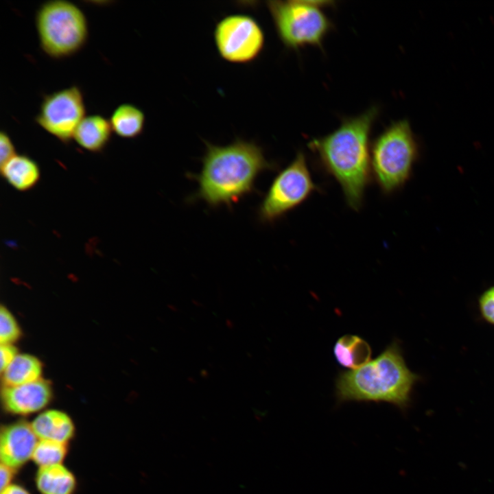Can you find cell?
Wrapping results in <instances>:
<instances>
[{"instance_id":"1","label":"cell","mask_w":494,"mask_h":494,"mask_svg":"<svg viewBox=\"0 0 494 494\" xmlns=\"http://www.w3.org/2000/svg\"><path fill=\"white\" fill-rule=\"evenodd\" d=\"M204 144L200 172L187 175L198 183V190L189 198L190 202L201 200L211 208L224 205L231 209L257 191L255 183L261 173L276 168L254 141L237 138L226 145L208 141Z\"/></svg>"},{"instance_id":"2","label":"cell","mask_w":494,"mask_h":494,"mask_svg":"<svg viewBox=\"0 0 494 494\" xmlns=\"http://www.w3.org/2000/svg\"><path fill=\"white\" fill-rule=\"evenodd\" d=\"M378 112L372 106L308 143L320 166L339 183L347 204L355 211L362 207L371 178L370 136Z\"/></svg>"},{"instance_id":"3","label":"cell","mask_w":494,"mask_h":494,"mask_svg":"<svg viewBox=\"0 0 494 494\" xmlns=\"http://www.w3.org/2000/svg\"><path fill=\"white\" fill-rule=\"evenodd\" d=\"M419 379V375L408 368L399 344L394 341L375 360L340 373L336 381V394L339 402H387L405 409Z\"/></svg>"},{"instance_id":"4","label":"cell","mask_w":494,"mask_h":494,"mask_svg":"<svg viewBox=\"0 0 494 494\" xmlns=\"http://www.w3.org/2000/svg\"><path fill=\"white\" fill-rule=\"evenodd\" d=\"M418 155L417 141L407 120L392 123L374 139L371 173L383 193L395 192L406 183Z\"/></svg>"},{"instance_id":"5","label":"cell","mask_w":494,"mask_h":494,"mask_svg":"<svg viewBox=\"0 0 494 494\" xmlns=\"http://www.w3.org/2000/svg\"><path fill=\"white\" fill-rule=\"evenodd\" d=\"M35 27L41 50L54 59L80 51L89 38V25L83 10L68 0H48L35 14Z\"/></svg>"},{"instance_id":"6","label":"cell","mask_w":494,"mask_h":494,"mask_svg":"<svg viewBox=\"0 0 494 494\" xmlns=\"http://www.w3.org/2000/svg\"><path fill=\"white\" fill-rule=\"evenodd\" d=\"M330 2L322 1H268L266 6L277 34L288 49L321 47L332 28L323 11Z\"/></svg>"},{"instance_id":"7","label":"cell","mask_w":494,"mask_h":494,"mask_svg":"<svg viewBox=\"0 0 494 494\" xmlns=\"http://www.w3.org/2000/svg\"><path fill=\"white\" fill-rule=\"evenodd\" d=\"M318 190L303 152L274 177L257 209L259 220L274 223L305 201Z\"/></svg>"},{"instance_id":"8","label":"cell","mask_w":494,"mask_h":494,"mask_svg":"<svg viewBox=\"0 0 494 494\" xmlns=\"http://www.w3.org/2000/svg\"><path fill=\"white\" fill-rule=\"evenodd\" d=\"M213 40L219 56L233 64H248L256 60L263 50L265 34L252 16L231 14L215 25Z\"/></svg>"},{"instance_id":"9","label":"cell","mask_w":494,"mask_h":494,"mask_svg":"<svg viewBox=\"0 0 494 494\" xmlns=\"http://www.w3.org/2000/svg\"><path fill=\"white\" fill-rule=\"evenodd\" d=\"M86 116L83 93L72 85L43 95L35 122L47 133L67 143Z\"/></svg>"},{"instance_id":"10","label":"cell","mask_w":494,"mask_h":494,"mask_svg":"<svg viewBox=\"0 0 494 494\" xmlns=\"http://www.w3.org/2000/svg\"><path fill=\"white\" fill-rule=\"evenodd\" d=\"M38 438L31 423L19 421L1 427L0 434L1 463L15 470L32 460Z\"/></svg>"},{"instance_id":"11","label":"cell","mask_w":494,"mask_h":494,"mask_svg":"<svg viewBox=\"0 0 494 494\" xmlns=\"http://www.w3.org/2000/svg\"><path fill=\"white\" fill-rule=\"evenodd\" d=\"M52 390L43 379L14 386H3L1 401L4 410L16 415H30L43 410L51 401Z\"/></svg>"},{"instance_id":"12","label":"cell","mask_w":494,"mask_h":494,"mask_svg":"<svg viewBox=\"0 0 494 494\" xmlns=\"http://www.w3.org/2000/svg\"><path fill=\"white\" fill-rule=\"evenodd\" d=\"M38 440H51L69 443L75 435V427L66 412L49 409L40 412L31 423Z\"/></svg>"},{"instance_id":"13","label":"cell","mask_w":494,"mask_h":494,"mask_svg":"<svg viewBox=\"0 0 494 494\" xmlns=\"http://www.w3.org/2000/svg\"><path fill=\"white\" fill-rule=\"evenodd\" d=\"M113 132L109 119L98 114L89 115L80 121L73 139L82 148L99 152L108 143Z\"/></svg>"},{"instance_id":"14","label":"cell","mask_w":494,"mask_h":494,"mask_svg":"<svg viewBox=\"0 0 494 494\" xmlns=\"http://www.w3.org/2000/svg\"><path fill=\"white\" fill-rule=\"evenodd\" d=\"M35 483L40 494H74L77 480L62 464L38 467Z\"/></svg>"},{"instance_id":"15","label":"cell","mask_w":494,"mask_h":494,"mask_svg":"<svg viewBox=\"0 0 494 494\" xmlns=\"http://www.w3.org/2000/svg\"><path fill=\"white\" fill-rule=\"evenodd\" d=\"M1 172L12 187L21 191L33 188L40 176L38 164L25 154H16L1 166Z\"/></svg>"},{"instance_id":"16","label":"cell","mask_w":494,"mask_h":494,"mask_svg":"<svg viewBox=\"0 0 494 494\" xmlns=\"http://www.w3.org/2000/svg\"><path fill=\"white\" fill-rule=\"evenodd\" d=\"M113 132L125 139H133L142 134L145 115L138 106L129 103L117 106L109 118Z\"/></svg>"},{"instance_id":"17","label":"cell","mask_w":494,"mask_h":494,"mask_svg":"<svg viewBox=\"0 0 494 494\" xmlns=\"http://www.w3.org/2000/svg\"><path fill=\"white\" fill-rule=\"evenodd\" d=\"M43 365L35 356L19 353L1 373L3 386H14L41 379Z\"/></svg>"},{"instance_id":"18","label":"cell","mask_w":494,"mask_h":494,"mask_svg":"<svg viewBox=\"0 0 494 494\" xmlns=\"http://www.w3.org/2000/svg\"><path fill=\"white\" fill-rule=\"evenodd\" d=\"M334 354L337 361L343 366L353 370L359 368L370 362L371 349L362 338L354 335H345L336 342Z\"/></svg>"},{"instance_id":"19","label":"cell","mask_w":494,"mask_h":494,"mask_svg":"<svg viewBox=\"0 0 494 494\" xmlns=\"http://www.w3.org/2000/svg\"><path fill=\"white\" fill-rule=\"evenodd\" d=\"M68 452V443L51 440H38L32 460L38 467L62 464Z\"/></svg>"},{"instance_id":"20","label":"cell","mask_w":494,"mask_h":494,"mask_svg":"<svg viewBox=\"0 0 494 494\" xmlns=\"http://www.w3.org/2000/svg\"><path fill=\"white\" fill-rule=\"evenodd\" d=\"M21 331L14 316L9 309L0 308V342L1 344H12L21 336Z\"/></svg>"},{"instance_id":"21","label":"cell","mask_w":494,"mask_h":494,"mask_svg":"<svg viewBox=\"0 0 494 494\" xmlns=\"http://www.w3.org/2000/svg\"><path fill=\"white\" fill-rule=\"evenodd\" d=\"M478 305L484 319L494 325V286L482 294L479 298Z\"/></svg>"},{"instance_id":"22","label":"cell","mask_w":494,"mask_h":494,"mask_svg":"<svg viewBox=\"0 0 494 494\" xmlns=\"http://www.w3.org/2000/svg\"><path fill=\"white\" fill-rule=\"evenodd\" d=\"M16 154L14 145L10 135L5 130L0 132V165L2 166Z\"/></svg>"},{"instance_id":"23","label":"cell","mask_w":494,"mask_h":494,"mask_svg":"<svg viewBox=\"0 0 494 494\" xmlns=\"http://www.w3.org/2000/svg\"><path fill=\"white\" fill-rule=\"evenodd\" d=\"M18 354L17 349L12 344H1V373L3 372Z\"/></svg>"},{"instance_id":"24","label":"cell","mask_w":494,"mask_h":494,"mask_svg":"<svg viewBox=\"0 0 494 494\" xmlns=\"http://www.w3.org/2000/svg\"><path fill=\"white\" fill-rule=\"evenodd\" d=\"M16 470L1 463L0 476H1V490L12 484V480L14 476Z\"/></svg>"},{"instance_id":"25","label":"cell","mask_w":494,"mask_h":494,"mask_svg":"<svg viewBox=\"0 0 494 494\" xmlns=\"http://www.w3.org/2000/svg\"><path fill=\"white\" fill-rule=\"evenodd\" d=\"M1 494H31L28 490H27L23 486L12 483L10 486L5 487L3 490H1Z\"/></svg>"},{"instance_id":"26","label":"cell","mask_w":494,"mask_h":494,"mask_svg":"<svg viewBox=\"0 0 494 494\" xmlns=\"http://www.w3.org/2000/svg\"><path fill=\"white\" fill-rule=\"evenodd\" d=\"M226 322H227V326H228L229 328L232 329L233 327V322H232L231 320H226Z\"/></svg>"},{"instance_id":"27","label":"cell","mask_w":494,"mask_h":494,"mask_svg":"<svg viewBox=\"0 0 494 494\" xmlns=\"http://www.w3.org/2000/svg\"><path fill=\"white\" fill-rule=\"evenodd\" d=\"M193 303L194 305H197V306H199V307L203 306V305H202V303H198V302H193Z\"/></svg>"},{"instance_id":"28","label":"cell","mask_w":494,"mask_h":494,"mask_svg":"<svg viewBox=\"0 0 494 494\" xmlns=\"http://www.w3.org/2000/svg\"><path fill=\"white\" fill-rule=\"evenodd\" d=\"M170 309L172 311H176L178 309L173 305H170Z\"/></svg>"}]
</instances>
